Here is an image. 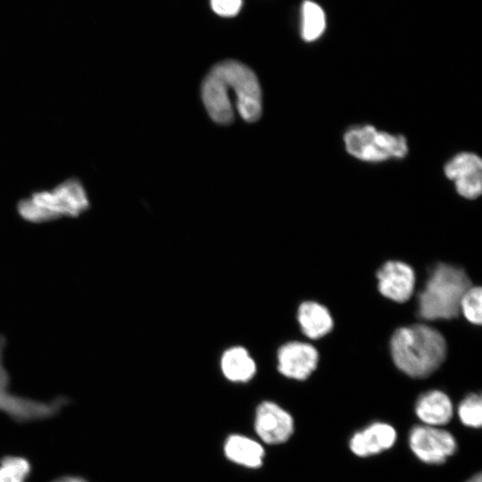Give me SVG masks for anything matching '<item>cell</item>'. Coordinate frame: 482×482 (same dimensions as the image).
Returning <instances> with one entry per match:
<instances>
[{"label": "cell", "instance_id": "obj_1", "mask_svg": "<svg viewBox=\"0 0 482 482\" xmlns=\"http://www.w3.org/2000/svg\"><path fill=\"white\" fill-rule=\"evenodd\" d=\"M389 345L396 368L413 378H425L435 372L444 362L447 352L444 336L425 324L397 328Z\"/></svg>", "mask_w": 482, "mask_h": 482}, {"label": "cell", "instance_id": "obj_2", "mask_svg": "<svg viewBox=\"0 0 482 482\" xmlns=\"http://www.w3.org/2000/svg\"><path fill=\"white\" fill-rule=\"evenodd\" d=\"M471 285L470 278L462 269L447 263H437L419 294V316L426 320L457 317L461 299Z\"/></svg>", "mask_w": 482, "mask_h": 482}, {"label": "cell", "instance_id": "obj_3", "mask_svg": "<svg viewBox=\"0 0 482 482\" xmlns=\"http://www.w3.org/2000/svg\"><path fill=\"white\" fill-rule=\"evenodd\" d=\"M89 207L87 195L76 179H67L50 191H40L18 204V212L26 220L41 223L62 217H76Z\"/></svg>", "mask_w": 482, "mask_h": 482}, {"label": "cell", "instance_id": "obj_4", "mask_svg": "<svg viewBox=\"0 0 482 482\" xmlns=\"http://www.w3.org/2000/svg\"><path fill=\"white\" fill-rule=\"evenodd\" d=\"M347 152L357 159L369 162L403 158L408 145L404 137L378 131L366 125L348 130L344 137Z\"/></svg>", "mask_w": 482, "mask_h": 482}, {"label": "cell", "instance_id": "obj_5", "mask_svg": "<svg viewBox=\"0 0 482 482\" xmlns=\"http://www.w3.org/2000/svg\"><path fill=\"white\" fill-rule=\"evenodd\" d=\"M215 67L231 87L241 117L248 122L257 120L262 113V93L254 72L236 61H225Z\"/></svg>", "mask_w": 482, "mask_h": 482}, {"label": "cell", "instance_id": "obj_6", "mask_svg": "<svg viewBox=\"0 0 482 482\" xmlns=\"http://www.w3.org/2000/svg\"><path fill=\"white\" fill-rule=\"evenodd\" d=\"M4 338L0 337V411L17 421L46 419L54 415L67 399L58 397L49 403L37 402L9 391L10 376L4 363Z\"/></svg>", "mask_w": 482, "mask_h": 482}, {"label": "cell", "instance_id": "obj_7", "mask_svg": "<svg viewBox=\"0 0 482 482\" xmlns=\"http://www.w3.org/2000/svg\"><path fill=\"white\" fill-rule=\"evenodd\" d=\"M408 445L415 457L428 465L445 463L458 448L457 440L450 431L423 424L411 428Z\"/></svg>", "mask_w": 482, "mask_h": 482}, {"label": "cell", "instance_id": "obj_8", "mask_svg": "<svg viewBox=\"0 0 482 482\" xmlns=\"http://www.w3.org/2000/svg\"><path fill=\"white\" fill-rule=\"evenodd\" d=\"M319 353L311 344L290 341L277 351V368L281 375L295 380H305L317 369Z\"/></svg>", "mask_w": 482, "mask_h": 482}, {"label": "cell", "instance_id": "obj_9", "mask_svg": "<svg viewBox=\"0 0 482 482\" xmlns=\"http://www.w3.org/2000/svg\"><path fill=\"white\" fill-rule=\"evenodd\" d=\"M446 177L453 180L458 193L467 198L475 199L482 191V162L475 154L461 153L454 156L445 166Z\"/></svg>", "mask_w": 482, "mask_h": 482}, {"label": "cell", "instance_id": "obj_10", "mask_svg": "<svg viewBox=\"0 0 482 482\" xmlns=\"http://www.w3.org/2000/svg\"><path fill=\"white\" fill-rule=\"evenodd\" d=\"M377 278L379 293L394 302L404 303L413 294L415 273L413 269L403 262H385L378 270Z\"/></svg>", "mask_w": 482, "mask_h": 482}, {"label": "cell", "instance_id": "obj_11", "mask_svg": "<svg viewBox=\"0 0 482 482\" xmlns=\"http://www.w3.org/2000/svg\"><path fill=\"white\" fill-rule=\"evenodd\" d=\"M255 430L262 441L278 445L294 433L293 417L275 403L263 402L256 409Z\"/></svg>", "mask_w": 482, "mask_h": 482}, {"label": "cell", "instance_id": "obj_12", "mask_svg": "<svg viewBox=\"0 0 482 482\" xmlns=\"http://www.w3.org/2000/svg\"><path fill=\"white\" fill-rule=\"evenodd\" d=\"M396 440L397 431L394 426L375 421L354 432L349 439L348 446L355 456L367 458L389 450Z\"/></svg>", "mask_w": 482, "mask_h": 482}, {"label": "cell", "instance_id": "obj_13", "mask_svg": "<svg viewBox=\"0 0 482 482\" xmlns=\"http://www.w3.org/2000/svg\"><path fill=\"white\" fill-rule=\"evenodd\" d=\"M202 98L207 112L215 122L229 124L233 120L234 111L229 88L215 67L204 80Z\"/></svg>", "mask_w": 482, "mask_h": 482}, {"label": "cell", "instance_id": "obj_14", "mask_svg": "<svg viewBox=\"0 0 482 482\" xmlns=\"http://www.w3.org/2000/svg\"><path fill=\"white\" fill-rule=\"evenodd\" d=\"M414 412L423 425L442 427L452 420L453 405L448 395L441 390L434 389L418 397Z\"/></svg>", "mask_w": 482, "mask_h": 482}, {"label": "cell", "instance_id": "obj_15", "mask_svg": "<svg viewBox=\"0 0 482 482\" xmlns=\"http://www.w3.org/2000/svg\"><path fill=\"white\" fill-rule=\"evenodd\" d=\"M296 317L303 334L310 339L323 337L334 327L329 311L318 302H303L298 306Z\"/></svg>", "mask_w": 482, "mask_h": 482}, {"label": "cell", "instance_id": "obj_16", "mask_svg": "<svg viewBox=\"0 0 482 482\" xmlns=\"http://www.w3.org/2000/svg\"><path fill=\"white\" fill-rule=\"evenodd\" d=\"M220 366L224 377L232 382H247L253 378L257 366L248 350L243 346H231L220 357Z\"/></svg>", "mask_w": 482, "mask_h": 482}, {"label": "cell", "instance_id": "obj_17", "mask_svg": "<svg viewBox=\"0 0 482 482\" xmlns=\"http://www.w3.org/2000/svg\"><path fill=\"white\" fill-rule=\"evenodd\" d=\"M225 454L231 461L250 468L260 467L264 450L257 442L239 435L230 436L225 444Z\"/></svg>", "mask_w": 482, "mask_h": 482}, {"label": "cell", "instance_id": "obj_18", "mask_svg": "<svg viewBox=\"0 0 482 482\" xmlns=\"http://www.w3.org/2000/svg\"><path fill=\"white\" fill-rule=\"evenodd\" d=\"M326 28L323 9L316 3L306 0L301 9V35L303 40L312 42L318 39Z\"/></svg>", "mask_w": 482, "mask_h": 482}, {"label": "cell", "instance_id": "obj_19", "mask_svg": "<svg viewBox=\"0 0 482 482\" xmlns=\"http://www.w3.org/2000/svg\"><path fill=\"white\" fill-rule=\"evenodd\" d=\"M457 415L463 426L479 428L482 425L481 395L472 393L465 396L457 407Z\"/></svg>", "mask_w": 482, "mask_h": 482}, {"label": "cell", "instance_id": "obj_20", "mask_svg": "<svg viewBox=\"0 0 482 482\" xmlns=\"http://www.w3.org/2000/svg\"><path fill=\"white\" fill-rule=\"evenodd\" d=\"M460 312L471 324L480 325L482 322V288L470 286L463 294L460 303Z\"/></svg>", "mask_w": 482, "mask_h": 482}, {"label": "cell", "instance_id": "obj_21", "mask_svg": "<svg viewBox=\"0 0 482 482\" xmlns=\"http://www.w3.org/2000/svg\"><path fill=\"white\" fill-rule=\"evenodd\" d=\"M29 461L18 456H7L1 461L0 482H25L29 474Z\"/></svg>", "mask_w": 482, "mask_h": 482}, {"label": "cell", "instance_id": "obj_22", "mask_svg": "<svg viewBox=\"0 0 482 482\" xmlns=\"http://www.w3.org/2000/svg\"><path fill=\"white\" fill-rule=\"evenodd\" d=\"M212 10L220 16L236 15L242 5V0H211Z\"/></svg>", "mask_w": 482, "mask_h": 482}, {"label": "cell", "instance_id": "obj_23", "mask_svg": "<svg viewBox=\"0 0 482 482\" xmlns=\"http://www.w3.org/2000/svg\"><path fill=\"white\" fill-rule=\"evenodd\" d=\"M54 482H87L84 479L77 477H62Z\"/></svg>", "mask_w": 482, "mask_h": 482}, {"label": "cell", "instance_id": "obj_24", "mask_svg": "<svg viewBox=\"0 0 482 482\" xmlns=\"http://www.w3.org/2000/svg\"><path fill=\"white\" fill-rule=\"evenodd\" d=\"M466 482H482V475L481 473H477L473 475L470 478H469Z\"/></svg>", "mask_w": 482, "mask_h": 482}]
</instances>
